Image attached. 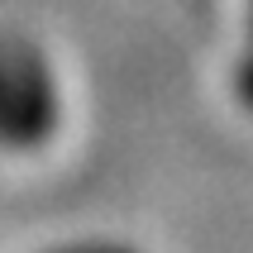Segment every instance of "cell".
Here are the masks:
<instances>
[{"label": "cell", "mask_w": 253, "mask_h": 253, "mask_svg": "<svg viewBox=\"0 0 253 253\" xmlns=\"http://www.w3.org/2000/svg\"><path fill=\"white\" fill-rule=\"evenodd\" d=\"M39 253H143V249L125 239H67V244H48Z\"/></svg>", "instance_id": "3"}, {"label": "cell", "mask_w": 253, "mask_h": 253, "mask_svg": "<svg viewBox=\"0 0 253 253\" xmlns=\"http://www.w3.org/2000/svg\"><path fill=\"white\" fill-rule=\"evenodd\" d=\"M229 96L244 115H253V0H244V43L229 62Z\"/></svg>", "instance_id": "2"}, {"label": "cell", "mask_w": 253, "mask_h": 253, "mask_svg": "<svg viewBox=\"0 0 253 253\" xmlns=\"http://www.w3.org/2000/svg\"><path fill=\"white\" fill-rule=\"evenodd\" d=\"M62 82L39 43L0 34V153L34 158L62 134Z\"/></svg>", "instance_id": "1"}]
</instances>
